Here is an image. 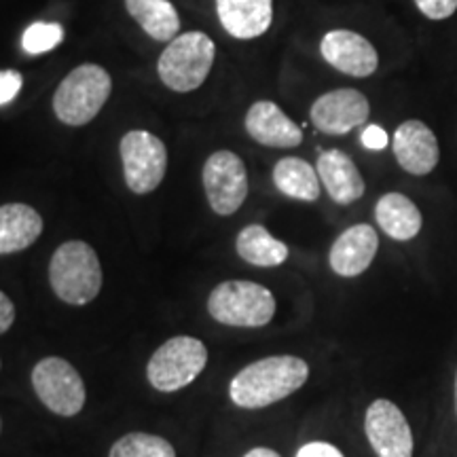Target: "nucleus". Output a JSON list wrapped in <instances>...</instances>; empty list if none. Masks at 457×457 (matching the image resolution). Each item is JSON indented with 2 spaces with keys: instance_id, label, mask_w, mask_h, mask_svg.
I'll return each mask as SVG.
<instances>
[{
  "instance_id": "10",
  "label": "nucleus",
  "mask_w": 457,
  "mask_h": 457,
  "mask_svg": "<svg viewBox=\"0 0 457 457\" xmlns=\"http://www.w3.org/2000/svg\"><path fill=\"white\" fill-rule=\"evenodd\" d=\"M364 430L379 457H413V434L407 417L390 400H375L367 409Z\"/></svg>"
},
{
  "instance_id": "20",
  "label": "nucleus",
  "mask_w": 457,
  "mask_h": 457,
  "mask_svg": "<svg viewBox=\"0 0 457 457\" xmlns=\"http://www.w3.org/2000/svg\"><path fill=\"white\" fill-rule=\"evenodd\" d=\"M129 15L153 41L171 43L180 30V17L170 0H125Z\"/></svg>"
},
{
  "instance_id": "13",
  "label": "nucleus",
  "mask_w": 457,
  "mask_h": 457,
  "mask_svg": "<svg viewBox=\"0 0 457 457\" xmlns=\"http://www.w3.org/2000/svg\"><path fill=\"white\" fill-rule=\"evenodd\" d=\"M394 155L400 168L413 176H426L438 165L441 151L434 131L426 123L409 119L400 123L392 138Z\"/></svg>"
},
{
  "instance_id": "21",
  "label": "nucleus",
  "mask_w": 457,
  "mask_h": 457,
  "mask_svg": "<svg viewBox=\"0 0 457 457\" xmlns=\"http://www.w3.org/2000/svg\"><path fill=\"white\" fill-rule=\"evenodd\" d=\"M273 182L284 195L299 199V202H318L320 197V176L301 157H284L273 168Z\"/></svg>"
},
{
  "instance_id": "29",
  "label": "nucleus",
  "mask_w": 457,
  "mask_h": 457,
  "mask_svg": "<svg viewBox=\"0 0 457 457\" xmlns=\"http://www.w3.org/2000/svg\"><path fill=\"white\" fill-rule=\"evenodd\" d=\"M15 322V305L11 303L7 295L0 290V335L7 333Z\"/></svg>"
},
{
  "instance_id": "3",
  "label": "nucleus",
  "mask_w": 457,
  "mask_h": 457,
  "mask_svg": "<svg viewBox=\"0 0 457 457\" xmlns=\"http://www.w3.org/2000/svg\"><path fill=\"white\" fill-rule=\"evenodd\" d=\"M208 312L216 322L227 327L259 328L276 316V296L256 282L228 279L210 293Z\"/></svg>"
},
{
  "instance_id": "5",
  "label": "nucleus",
  "mask_w": 457,
  "mask_h": 457,
  "mask_svg": "<svg viewBox=\"0 0 457 457\" xmlns=\"http://www.w3.org/2000/svg\"><path fill=\"white\" fill-rule=\"evenodd\" d=\"M216 47L205 32H185L163 49L159 57V79L165 87L187 94L202 87L214 66Z\"/></svg>"
},
{
  "instance_id": "15",
  "label": "nucleus",
  "mask_w": 457,
  "mask_h": 457,
  "mask_svg": "<svg viewBox=\"0 0 457 457\" xmlns=\"http://www.w3.org/2000/svg\"><path fill=\"white\" fill-rule=\"evenodd\" d=\"M379 237L370 225H353L343 231L330 248V267L337 276L356 278L364 273L373 262Z\"/></svg>"
},
{
  "instance_id": "9",
  "label": "nucleus",
  "mask_w": 457,
  "mask_h": 457,
  "mask_svg": "<svg viewBox=\"0 0 457 457\" xmlns=\"http://www.w3.org/2000/svg\"><path fill=\"white\" fill-rule=\"evenodd\" d=\"M204 188L216 214H236L248 197V174L242 157L231 151L212 153L204 165Z\"/></svg>"
},
{
  "instance_id": "26",
  "label": "nucleus",
  "mask_w": 457,
  "mask_h": 457,
  "mask_svg": "<svg viewBox=\"0 0 457 457\" xmlns=\"http://www.w3.org/2000/svg\"><path fill=\"white\" fill-rule=\"evenodd\" d=\"M24 77L17 71H0V106L9 104L21 91Z\"/></svg>"
},
{
  "instance_id": "25",
  "label": "nucleus",
  "mask_w": 457,
  "mask_h": 457,
  "mask_svg": "<svg viewBox=\"0 0 457 457\" xmlns=\"http://www.w3.org/2000/svg\"><path fill=\"white\" fill-rule=\"evenodd\" d=\"M417 9L428 20H447L457 11V0H415Z\"/></svg>"
},
{
  "instance_id": "7",
  "label": "nucleus",
  "mask_w": 457,
  "mask_h": 457,
  "mask_svg": "<svg viewBox=\"0 0 457 457\" xmlns=\"http://www.w3.org/2000/svg\"><path fill=\"white\" fill-rule=\"evenodd\" d=\"M123 162L125 185L136 195L153 193L163 182L168 168V148L151 131L134 129L121 138L119 145Z\"/></svg>"
},
{
  "instance_id": "27",
  "label": "nucleus",
  "mask_w": 457,
  "mask_h": 457,
  "mask_svg": "<svg viewBox=\"0 0 457 457\" xmlns=\"http://www.w3.org/2000/svg\"><path fill=\"white\" fill-rule=\"evenodd\" d=\"M360 140H362V145L370 148V151H381V148L387 146V134L384 128H379V125H369V128H364Z\"/></svg>"
},
{
  "instance_id": "6",
  "label": "nucleus",
  "mask_w": 457,
  "mask_h": 457,
  "mask_svg": "<svg viewBox=\"0 0 457 457\" xmlns=\"http://www.w3.org/2000/svg\"><path fill=\"white\" fill-rule=\"evenodd\" d=\"M208 364V347L195 337H171L148 360L146 375L159 392H179L197 379Z\"/></svg>"
},
{
  "instance_id": "4",
  "label": "nucleus",
  "mask_w": 457,
  "mask_h": 457,
  "mask_svg": "<svg viewBox=\"0 0 457 457\" xmlns=\"http://www.w3.org/2000/svg\"><path fill=\"white\" fill-rule=\"evenodd\" d=\"M111 74L98 64H83L68 74L54 96L55 117L62 123L81 128L98 117L111 96Z\"/></svg>"
},
{
  "instance_id": "16",
  "label": "nucleus",
  "mask_w": 457,
  "mask_h": 457,
  "mask_svg": "<svg viewBox=\"0 0 457 457\" xmlns=\"http://www.w3.org/2000/svg\"><path fill=\"white\" fill-rule=\"evenodd\" d=\"M316 170L333 202L347 205L364 195L367 187H364L362 174L358 171L353 159L343 151L330 148V151L320 153Z\"/></svg>"
},
{
  "instance_id": "19",
  "label": "nucleus",
  "mask_w": 457,
  "mask_h": 457,
  "mask_svg": "<svg viewBox=\"0 0 457 457\" xmlns=\"http://www.w3.org/2000/svg\"><path fill=\"white\" fill-rule=\"evenodd\" d=\"M375 219L379 227L384 228L396 242H409L421 231L424 219H421L420 208L411 202L403 193H387L377 202Z\"/></svg>"
},
{
  "instance_id": "18",
  "label": "nucleus",
  "mask_w": 457,
  "mask_h": 457,
  "mask_svg": "<svg viewBox=\"0 0 457 457\" xmlns=\"http://www.w3.org/2000/svg\"><path fill=\"white\" fill-rule=\"evenodd\" d=\"M43 219L26 204L0 205V254H15L41 237Z\"/></svg>"
},
{
  "instance_id": "2",
  "label": "nucleus",
  "mask_w": 457,
  "mask_h": 457,
  "mask_svg": "<svg viewBox=\"0 0 457 457\" xmlns=\"http://www.w3.org/2000/svg\"><path fill=\"white\" fill-rule=\"evenodd\" d=\"M49 282L57 299L68 305H87L102 288V267L96 250L79 239L62 244L51 256Z\"/></svg>"
},
{
  "instance_id": "8",
  "label": "nucleus",
  "mask_w": 457,
  "mask_h": 457,
  "mask_svg": "<svg viewBox=\"0 0 457 457\" xmlns=\"http://www.w3.org/2000/svg\"><path fill=\"white\" fill-rule=\"evenodd\" d=\"M32 386L37 396L51 413L72 417L85 404V384L71 362L62 358H43L32 369Z\"/></svg>"
},
{
  "instance_id": "14",
  "label": "nucleus",
  "mask_w": 457,
  "mask_h": 457,
  "mask_svg": "<svg viewBox=\"0 0 457 457\" xmlns=\"http://www.w3.org/2000/svg\"><path fill=\"white\" fill-rule=\"evenodd\" d=\"M245 131L262 146L293 148L303 142V129L270 100L254 102L245 114Z\"/></svg>"
},
{
  "instance_id": "31",
  "label": "nucleus",
  "mask_w": 457,
  "mask_h": 457,
  "mask_svg": "<svg viewBox=\"0 0 457 457\" xmlns=\"http://www.w3.org/2000/svg\"><path fill=\"white\" fill-rule=\"evenodd\" d=\"M455 407H457V377H455Z\"/></svg>"
},
{
  "instance_id": "11",
  "label": "nucleus",
  "mask_w": 457,
  "mask_h": 457,
  "mask_svg": "<svg viewBox=\"0 0 457 457\" xmlns=\"http://www.w3.org/2000/svg\"><path fill=\"white\" fill-rule=\"evenodd\" d=\"M370 104L358 89H333L312 104L310 117L316 129L328 136H345L367 123Z\"/></svg>"
},
{
  "instance_id": "22",
  "label": "nucleus",
  "mask_w": 457,
  "mask_h": 457,
  "mask_svg": "<svg viewBox=\"0 0 457 457\" xmlns=\"http://www.w3.org/2000/svg\"><path fill=\"white\" fill-rule=\"evenodd\" d=\"M237 254L256 267H278L288 259V245L279 242L262 225H248L236 239Z\"/></svg>"
},
{
  "instance_id": "17",
  "label": "nucleus",
  "mask_w": 457,
  "mask_h": 457,
  "mask_svg": "<svg viewBox=\"0 0 457 457\" xmlns=\"http://www.w3.org/2000/svg\"><path fill=\"white\" fill-rule=\"evenodd\" d=\"M216 11L222 28L239 41L261 37L273 21V0H216Z\"/></svg>"
},
{
  "instance_id": "28",
  "label": "nucleus",
  "mask_w": 457,
  "mask_h": 457,
  "mask_svg": "<svg viewBox=\"0 0 457 457\" xmlns=\"http://www.w3.org/2000/svg\"><path fill=\"white\" fill-rule=\"evenodd\" d=\"M296 457H343V453L328 443H310L299 449Z\"/></svg>"
},
{
  "instance_id": "12",
  "label": "nucleus",
  "mask_w": 457,
  "mask_h": 457,
  "mask_svg": "<svg viewBox=\"0 0 457 457\" xmlns=\"http://www.w3.org/2000/svg\"><path fill=\"white\" fill-rule=\"evenodd\" d=\"M320 54L343 74L367 79L379 66L377 49L367 38L352 30H330L320 43Z\"/></svg>"
},
{
  "instance_id": "1",
  "label": "nucleus",
  "mask_w": 457,
  "mask_h": 457,
  "mask_svg": "<svg viewBox=\"0 0 457 457\" xmlns=\"http://www.w3.org/2000/svg\"><path fill=\"white\" fill-rule=\"evenodd\" d=\"M310 377L305 360L271 356L248 364L228 384V396L242 409H262L301 390Z\"/></svg>"
},
{
  "instance_id": "24",
  "label": "nucleus",
  "mask_w": 457,
  "mask_h": 457,
  "mask_svg": "<svg viewBox=\"0 0 457 457\" xmlns=\"http://www.w3.org/2000/svg\"><path fill=\"white\" fill-rule=\"evenodd\" d=\"M62 41H64V28L60 24H51V21H34V24L26 28L21 45H24L26 54L41 55V54H47L51 49H55Z\"/></svg>"
},
{
  "instance_id": "23",
  "label": "nucleus",
  "mask_w": 457,
  "mask_h": 457,
  "mask_svg": "<svg viewBox=\"0 0 457 457\" xmlns=\"http://www.w3.org/2000/svg\"><path fill=\"white\" fill-rule=\"evenodd\" d=\"M111 457H176V451L155 434L131 432L112 445Z\"/></svg>"
},
{
  "instance_id": "30",
  "label": "nucleus",
  "mask_w": 457,
  "mask_h": 457,
  "mask_svg": "<svg viewBox=\"0 0 457 457\" xmlns=\"http://www.w3.org/2000/svg\"><path fill=\"white\" fill-rule=\"evenodd\" d=\"M244 457H279V453H276V451L267 449V447H256L253 451H248Z\"/></svg>"
}]
</instances>
